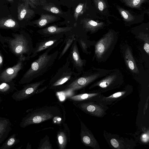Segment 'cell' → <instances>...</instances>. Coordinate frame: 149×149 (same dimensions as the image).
Returning <instances> with one entry per match:
<instances>
[{
  "mask_svg": "<svg viewBox=\"0 0 149 149\" xmlns=\"http://www.w3.org/2000/svg\"><path fill=\"white\" fill-rule=\"evenodd\" d=\"M29 6V3L26 2L18 4L17 16L19 20L29 19L34 15V11L30 8Z\"/></svg>",
  "mask_w": 149,
  "mask_h": 149,
  "instance_id": "obj_9",
  "label": "cell"
},
{
  "mask_svg": "<svg viewBox=\"0 0 149 149\" xmlns=\"http://www.w3.org/2000/svg\"><path fill=\"white\" fill-rule=\"evenodd\" d=\"M9 0V1H10V0Z\"/></svg>",
  "mask_w": 149,
  "mask_h": 149,
  "instance_id": "obj_35",
  "label": "cell"
},
{
  "mask_svg": "<svg viewBox=\"0 0 149 149\" xmlns=\"http://www.w3.org/2000/svg\"></svg>",
  "mask_w": 149,
  "mask_h": 149,
  "instance_id": "obj_36",
  "label": "cell"
},
{
  "mask_svg": "<svg viewBox=\"0 0 149 149\" xmlns=\"http://www.w3.org/2000/svg\"><path fill=\"white\" fill-rule=\"evenodd\" d=\"M97 93H84L74 96L70 97L75 101H82L89 99L97 95Z\"/></svg>",
  "mask_w": 149,
  "mask_h": 149,
  "instance_id": "obj_19",
  "label": "cell"
},
{
  "mask_svg": "<svg viewBox=\"0 0 149 149\" xmlns=\"http://www.w3.org/2000/svg\"><path fill=\"white\" fill-rule=\"evenodd\" d=\"M84 4L83 3H80L77 6L74 11V17L77 21L78 17L83 14L84 12Z\"/></svg>",
  "mask_w": 149,
  "mask_h": 149,
  "instance_id": "obj_23",
  "label": "cell"
},
{
  "mask_svg": "<svg viewBox=\"0 0 149 149\" xmlns=\"http://www.w3.org/2000/svg\"><path fill=\"white\" fill-rule=\"evenodd\" d=\"M24 2L28 3L29 5L32 8H36L37 6L41 3V0H22Z\"/></svg>",
  "mask_w": 149,
  "mask_h": 149,
  "instance_id": "obj_27",
  "label": "cell"
},
{
  "mask_svg": "<svg viewBox=\"0 0 149 149\" xmlns=\"http://www.w3.org/2000/svg\"><path fill=\"white\" fill-rule=\"evenodd\" d=\"M53 117L52 115L49 112L39 113L32 118V122L33 123H38L50 119Z\"/></svg>",
  "mask_w": 149,
  "mask_h": 149,
  "instance_id": "obj_17",
  "label": "cell"
},
{
  "mask_svg": "<svg viewBox=\"0 0 149 149\" xmlns=\"http://www.w3.org/2000/svg\"><path fill=\"white\" fill-rule=\"evenodd\" d=\"M94 1L97 8L100 11H102L106 8V5L103 0H94Z\"/></svg>",
  "mask_w": 149,
  "mask_h": 149,
  "instance_id": "obj_26",
  "label": "cell"
},
{
  "mask_svg": "<svg viewBox=\"0 0 149 149\" xmlns=\"http://www.w3.org/2000/svg\"><path fill=\"white\" fill-rule=\"evenodd\" d=\"M72 53V58L75 63L78 66L83 67L85 64V62L81 58L75 40L73 45Z\"/></svg>",
  "mask_w": 149,
  "mask_h": 149,
  "instance_id": "obj_15",
  "label": "cell"
},
{
  "mask_svg": "<svg viewBox=\"0 0 149 149\" xmlns=\"http://www.w3.org/2000/svg\"><path fill=\"white\" fill-rule=\"evenodd\" d=\"M69 69L64 67L61 68L57 74L54 77L57 78V80L53 83L52 86H56L63 84L71 78L72 72L69 70Z\"/></svg>",
  "mask_w": 149,
  "mask_h": 149,
  "instance_id": "obj_10",
  "label": "cell"
},
{
  "mask_svg": "<svg viewBox=\"0 0 149 149\" xmlns=\"http://www.w3.org/2000/svg\"><path fill=\"white\" fill-rule=\"evenodd\" d=\"M75 40L74 35L70 37L66 41V42L64 48L63 49L62 51L60 54L58 59H59L63 56L65 54V53L68 50L71 45Z\"/></svg>",
  "mask_w": 149,
  "mask_h": 149,
  "instance_id": "obj_22",
  "label": "cell"
},
{
  "mask_svg": "<svg viewBox=\"0 0 149 149\" xmlns=\"http://www.w3.org/2000/svg\"><path fill=\"white\" fill-rule=\"evenodd\" d=\"M15 141V140L13 138L10 139L8 141L7 144L8 146H11L13 144Z\"/></svg>",
  "mask_w": 149,
  "mask_h": 149,
  "instance_id": "obj_32",
  "label": "cell"
},
{
  "mask_svg": "<svg viewBox=\"0 0 149 149\" xmlns=\"http://www.w3.org/2000/svg\"><path fill=\"white\" fill-rule=\"evenodd\" d=\"M83 27L85 29L94 33L97 31L99 29L102 28L104 24L103 22H97L94 20L86 19L83 21Z\"/></svg>",
  "mask_w": 149,
  "mask_h": 149,
  "instance_id": "obj_11",
  "label": "cell"
},
{
  "mask_svg": "<svg viewBox=\"0 0 149 149\" xmlns=\"http://www.w3.org/2000/svg\"><path fill=\"white\" fill-rule=\"evenodd\" d=\"M84 108L91 114L97 116H101L104 112L103 109L99 106L93 104H83Z\"/></svg>",
  "mask_w": 149,
  "mask_h": 149,
  "instance_id": "obj_14",
  "label": "cell"
},
{
  "mask_svg": "<svg viewBox=\"0 0 149 149\" xmlns=\"http://www.w3.org/2000/svg\"><path fill=\"white\" fill-rule=\"evenodd\" d=\"M104 77L95 83L90 88L98 87L101 90L112 89L118 87L123 82V77L118 69L111 70Z\"/></svg>",
  "mask_w": 149,
  "mask_h": 149,
  "instance_id": "obj_3",
  "label": "cell"
},
{
  "mask_svg": "<svg viewBox=\"0 0 149 149\" xmlns=\"http://www.w3.org/2000/svg\"><path fill=\"white\" fill-rule=\"evenodd\" d=\"M71 27H58L56 26H50L41 30V33L48 35H56L71 30Z\"/></svg>",
  "mask_w": 149,
  "mask_h": 149,
  "instance_id": "obj_12",
  "label": "cell"
},
{
  "mask_svg": "<svg viewBox=\"0 0 149 149\" xmlns=\"http://www.w3.org/2000/svg\"><path fill=\"white\" fill-rule=\"evenodd\" d=\"M6 85H7V84L6 83H3L2 84L0 85V88L1 89L5 87L6 86Z\"/></svg>",
  "mask_w": 149,
  "mask_h": 149,
  "instance_id": "obj_34",
  "label": "cell"
},
{
  "mask_svg": "<svg viewBox=\"0 0 149 149\" xmlns=\"http://www.w3.org/2000/svg\"><path fill=\"white\" fill-rule=\"evenodd\" d=\"M118 37L116 33L109 30L94 45L95 53L93 61L98 63L105 62L109 58L116 44Z\"/></svg>",
  "mask_w": 149,
  "mask_h": 149,
  "instance_id": "obj_2",
  "label": "cell"
},
{
  "mask_svg": "<svg viewBox=\"0 0 149 149\" xmlns=\"http://www.w3.org/2000/svg\"><path fill=\"white\" fill-rule=\"evenodd\" d=\"M42 8L48 12L58 15H62L63 13L56 7L52 5H46L43 6Z\"/></svg>",
  "mask_w": 149,
  "mask_h": 149,
  "instance_id": "obj_24",
  "label": "cell"
},
{
  "mask_svg": "<svg viewBox=\"0 0 149 149\" xmlns=\"http://www.w3.org/2000/svg\"><path fill=\"white\" fill-rule=\"evenodd\" d=\"M111 70L95 68L94 71L73 81L68 86V89L74 91L81 89L98 78L104 77Z\"/></svg>",
  "mask_w": 149,
  "mask_h": 149,
  "instance_id": "obj_4",
  "label": "cell"
},
{
  "mask_svg": "<svg viewBox=\"0 0 149 149\" xmlns=\"http://www.w3.org/2000/svg\"><path fill=\"white\" fill-rule=\"evenodd\" d=\"M126 92V91L118 92L110 96L106 97V100H111L120 97L125 94Z\"/></svg>",
  "mask_w": 149,
  "mask_h": 149,
  "instance_id": "obj_28",
  "label": "cell"
},
{
  "mask_svg": "<svg viewBox=\"0 0 149 149\" xmlns=\"http://www.w3.org/2000/svg\"><path fill=\"white\" fill-rule=\"evenodd\" d=\"M9 45L12 52L18 55L27 53L30 50L29 41L21 34L15 35L14 38L10 40Z\"/></svg>",
  "mask_w": 149,
  "mask_h": 149,
  "instance_id": "obj_5",
  "label": "cell"
},
{
  "mask_svg": "<svg viewBox=\"0 0 149 149\" xmlns=\"http://www.w3.org/2000/svg\"><path fill=\"white\" fill-rule=\"evenodd\" d=\"M52 47L47 48L46 51L34 61L28 71L23 75L22 80L30 81L41 76L50 69L57 58L58 51L49 54Z\"/></svg>",
  "mask_w": 149,
  "mask_h": 149,
  "instance_id": "obj_1",
  "label": "cell"
},
{
  "mask_svg": "<svg viewBox=\"0 0 149 149\" xmlns=\"http://www.w3.org/2000/svg\"><path fill=\"white\" fill-rule=\"evenodd\" d=\"M61 38L59 36H54L38 43L34 49L31 57H35L40 52L54 45L55 43H58V41L60 40Z\"/></svg>",
  "mask_w": 149,
  "mask_h": 149,
  "instance_id": "obj_7",
  "label": "cell"
},
{
  "mask_svg": "<svg viewBox=\"0 0 149 149\" xmlns=\"http://www.w3.org/2000/svg\"><path fill=\"white\" fill-rule=\"evenodd\" d=\"M24 59L23 57H20L16 64L4 70L0 75L1 79L7 81L11 80L15 77L18 72L22 69L23 65L22 61Z\"/></svg>",
  "mask_w": 149,
  "mask_h": 149,
  "instance_id": "obj_6",
  "label": "cell"
},
{
  "mask_svg": "<svg viewBox=\"0 0 149 149\" xmlns=\"http://www.w3.org/2000/svg\"><path fill=\"white\" fill-rule=\"evenodd\" d=\"M148 133H144L141 136V140L142 141L144 142H147L149 140Z\"/></svg>",
  "mask_w": 149,
  "mask_h": 149,
  "instance_id": "obj_31",
  "label": "cell"
},
{
  "mask_svg": "<svg viewBox=\"0 0 149 149\" xmlns=\"http://www.w3.org/2000/svg\"><path fill=\"white\" fill-rule=\"evenodd\" d=\"M3 58L0 52V68L2 65L3 63Z\"/></svg>",
  "mask_w": 149,
  "mask_h": 149,
  "instance_id": "obj_33",
  "label": "cell"
},
{
  "mask_svg": "<svg viewBox=\"0 0 149 149\" xmlns=\"http://www.w3.org/2000/svg\"><path fill=\"white\" fill-rule=\"evenodd\" d=\"M110 143L112 146L115 148H118L119 143L118 141L114 139H112L110 140Z\"/></svg>",
  "mask_w": 149,
  "mask_h": 149,
  "instance_id": "obj_30",
  "label": "cell"
},
{
  "mask_svg": "<svg viewBox=\"0 0 149 149\" xmlns=\"http://www.w3.org/2000/svg\"><path fill=\"white\" fill-rule=\"evenodd\" d=\"M82 140L86 144L92 147H95L96 140L88 132H84L82 135Z\"/></svg>",
  "mask_w": 149,
  "mask_h": 149,
  "instance_id": "obj_18",
  "label": "cell"
},
{
  "mask_svg": "<svg viewBox=\"0 0 149 149\" xmlns=\"http://www.w3.org/2000/svg\"><path fill=\"white\" fill-rule=\"evenodd\" d=\"M146 0H123L125 4L129 7L137 8Z\"/></svg>",
  "mask_w": 149,
  "mask_h": 149,
  "instance_id": "obj_20",
  "label": "cell"
},
{
  "mask_svg": "<svg viewBox=\"0 0 149 149\" xmlns=\"http://www.w3.org/2000/svg\"><path fill=\"white\" fill-rule=\"evenodd\" d=\"M118 9L121 15L126 21L130 22L134 20V16L128 11L120 8H118Z\"/></svg>",
  "mask_w": 149,
  "mask_h": 149,
  "instance_id": "obj_21",
  "label": "cell"
},
{
  "mask_svg": "<svg viewBox=\"0 0 149 149\" xmlns=\"http://www.w3.org/2000/svg\"><path fill=\"white\" fill-rule=\"evenodd\" d=\"M56 19V17L55 16L42 14L38 19L34 22L33 24L39 27H42L55 21Z\"/></svg>",
  "mask_w": 149,
  "mask_h": 149,
  "instance_id": "obj_13",
  "label": "cell"
},
{
  "mask_svg": "<svg viewBox=\"0 0 149 149\" xmlns=\"http://www.w3.org/2000/svg\"><path fill=\"white\" fill-rule=\"evenodd\" d=\"M123 54L125 64L132 72L139 73V71L136 65L130 48L128 45L125 47Z\"/></svg>",
  "mask_w": 149,
  "mask_h": 149,
  "instance_id": "obj_8",
  "label": "cell"
},
{
  "mask_svg": "<svg viewBox=\"0 0 149 149\" xmlns=\"http://www.w3.org/2000/svg\"><path fill=\"white\" fill-rule=\"evenodd\" d=\"M79 43L80 45L84 52L87 54H89V52L87 51L88 46L86 42L85 41H84L82 40H79Z\"/></svg>",
  "mask_w": 149,
  "mask_h": 149,
  "instance_id": "obj_29",
  "label": "cell"
},
{
  "mask_svg": "<svg viewBox=\"0 0 149 149\" xmlns=\"http://www.w3.org/2000/svg\"><path fill=\"white\" fill-rule=\"evenodd\" d=\"M58 138L60 148L64 149L66 143V138L65 135L63 133L61 132L59 133Z\"/></svg>",
  "mask_w": 149,
  "mask_h": 149,
  "instance_id": "obj_25",
  "label": "cell"
},
{
  "mask_svg": "<svg viewBox=\"0 0 149 149\" xmlns=\"http://www.w3.org/2000/svg\"><path fill=\"white\" fill-rule=\"evenodd\" d=\"M18 26L19 24L14 19L6 17L0 19V28H15Z\"/></svg>",
  "mask_w": 149,
  "mask_h": 149,
  "instance_id": "obj_16",
  "label": "cell"
}]
</instances>
